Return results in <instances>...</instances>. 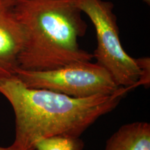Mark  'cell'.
I'll return each mask as SVG.
<instances>
[{
    "label": "cell",
    "mask_w": 150,
    "mask_h": 150,
    "mask_svg": "<svg viewBox=\"0 0 150 150\" xmlns=\"http://www.w3.org/2000/svg\"><path fill=\"white\" fill-rule=\"evenodd\" d=\"M15 13L24 32L20 68L53 70L93 59L78 42L88 28L78 0H16Z\"/></svg>",
    "instance_id": "2"
},
{
    "label": "cell",
    "mask_w": 150,
    "mask_h": 150,
    "mask_svg": "<svg viewBox=\"0 0 150 150\" xmlns=\"http://www.w3.org/2000/svg\"><path fill=\"white\" fill-rule=\"evenodd\" d=\"M16 76L26 87L45 89L76 98L115 93L119 87L106 69L95 62L81 61L48 70L18 67Z\"/></svg>",
    "instance_id": "4"
},
{
    "label": "cell",
    "mask_w": 150,
    "mask_h": 150,
    "mask_svg": "<svg viewBox=\"0 0 150 150\" xmlns=\"http://www.w3.org/2000/svg\"><path fill=\"white\" fill-rule=\"evenodd\" d=\"M83 141L78 137L56 135L38 139L33 150H83Z\"/></svg>",
    "instance_id": "7"
},
{
    "label": "cell",
    "mask_w": 150,
    "mask_h": 150,
    "mask_svg": "<svg viewBox=\"0 0 150 150\" xmlns=\"http://www.w3.org/2000/svg\"><path fill=\"white\" fill-rule=\"evenodd\" d=\"M104 150H150V125L136 122L122 125L108 138Z\"/></svg>",
    "instance_id": "6"
},
{
    "label": "cell",
    "mask_w": 150,
    "mask_h": 150,
    "mask_svg": "<svg viewBox=\"0 0 150 150\" xmlns=\"http://www.w3.org/2000/svg\"><path fill=\"white\" fill-rule=\"evenodd\" d=\"M137 63L141 69V76L138 82V86L149 85L150 73V59L149 57H142L136 59Z\"/></svg>",
    "instance_id": "8"
},
{
    "label": "cell",
    "mask_w": 150,
    "mask_h": 150,
    "mask_svg": "<svg viewBox=\"0 0 150 150\" xmlns=\"http://www.w3.org/2000/svg\"><path fill=\"white\" fill-rule=\"evenodd\" d=\"M142 1H144V2H145V4H147V5L149 6V4H150V0H142Z\"/></svg>",
    "instance_id": "10"
},
{
    "label": "cell",
    "mask_w": 150,
    "mask_h": 150,
    "mask_svg": "<svg viewBox=\"0 0 150 150\" xmlns=\"http://www.w3.org/2000/svg\"><path fill=\"white\" fill-rule=\"evenodd\" d=\"M16 0H0V80L13 77L24 43V32L15 13Z\"/></svg>",
    "instance_id": "5"
},
{
    "label": "cell",
    "mask_w": 150,
    "mask_h": 150,
    "mask_svg": "<svg viewBox=\"0 0 150 150\" xmlns=\"http://www.w3.org/2000/svg\"><path fill=\"white\" fill-rule=\"evenodd\" d=\"M133 88L121 87L110 95L76 98L45 89L26 87L16 76L0 80V93L16 117L13 150H33L40 138L56 135L79 138L99 117L115 109Z\"/></svg>",
    "instance_id": "1"
},
{
    "label": "cell",
    "mask_w": 150,
    "mask_h": 150,
    "mask_svg": "<svg viewBox=\"0 0 150 150\" xmlns=\"http://www.w3.org/2000/svg\"><path fill=\"white\" fill-rule=\"evenodd\" d=\"M0 150H13L11 146H9V147H0Z\"/></svg>",
    "instance_id": "9"
},
{
    "label": "cell",
    "mask_w": 150,
    "mask_h": 150,
    "mask_svg": "<svg viewBox=\"0 0 150 150\" xmlns=\"http://www.w3.org/2000/svg\"><path fill=\"white\" fill-rule=\"evenodd\" d=\"M78 5L95 27L97 47L93 56L96 63L109 72L119 87L134 89L138 86L141 69L136 59L123 48L113 4L104 0H78Z\"/></svg>",
    "instance_id": "3"
}]
</instances>
